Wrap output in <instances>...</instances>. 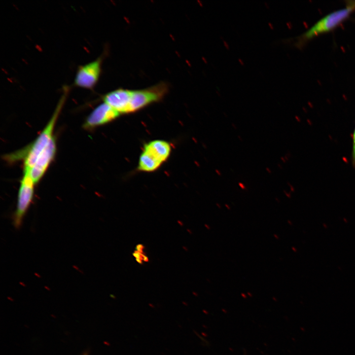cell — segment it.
<instances>
[{"mask_svg":"<svg viewBox=\"0 0 355 355\" xmlns=\"http://www.w3.org/2000/svg\"><path fill=\"white\" fill-rule=\"evenodd\" d=\"M133 254L138 262L141 263L142 260H143L144 255H143L142 253L136 250L134 252Z\"/></svg>","mask_w":355,"mask_h":355,"instance_id":"7c38bea8","label":"cell"},{"mask_svg":"<svg viewBox=\"0 0 355 355\" xmlns=\"http://www.w3.org/2000/svg\"><path fill=\"white\" fill-rule=\"evenodd\" d=\"M143 151L147 152L163 163L169 157L171 146L166 141L156 140L146 143L144 145Z\"/></svg>","mask_w":355,"mask_h":355,"instance_id":"9c48e42d","label":"cell"},{"mask_svg":"<svg viewBox=\"0 0 355 355\" xmlns=\"http://www.w3.org/2000/svg\"><path fill=\"white\" fill-rule=\"evenodd\" d=\"M351 160L352 165L355 167V128L352 134V151Z\"/></svg>","mask_w":355,"mask_h":355,"instance_id":"8fae6325","label":"cell"},{"mask_svg":"<svg viewBox=\"0 0 355 355\" xmlns=\"http://www.w3.org/2000/svg\"><path fill=\"white\" fill-rule=\"evenodd\" d=\"M103 57L78 67L74 80V85L82 88L92 90L100 78Z\"/></svg>","mask_w":355,"mask_h":355,"instance_id":"5b68a950","label":"cell"},{"mask_svg":"<svg viewBox=\"0 0 355 355\" xmlns=\"http://www.w3.org/2000/svg\"><path fill=\"white\" fill-rule=\"evenodd\" d=\"M35 184L29 172L24 171L18 191L16 208L12 217L13 224L16 228L21 226L24 217L32 202Z\"/></svg>","mask_w":355,"mask_h":355,"instance_id":"277c9868","label":"cell"},{"mask_svg":"<svg viewBox=\"0 0 355 355\" xmlns=\"http://www.w3.org/2000/svg\"><path fill=\"white\" fill-rule=\"evenodd\" d=\"M63 91L62 95L47 124L31 145L24 150L26 154L24 158V171H30L40 154L54 138L53 133L55 123L69 94L70 88L67 86H64Z\"/></svg>","mask_w":355,"mask_h":355,"instance_id":"7a4b0ae2","label":"cell"},{"mask_svg":"<svg viewBox=\"0 0 355 355\" xmlns=\"http://www.w3.org/2000/svg\"><path fill=\"white\" fill-rule=\"evenodd\" d=\"M345 7L332 11L325 15L306 31L297 36L295 42L296 47L301 48L315 37L330 32L349 18L355 10V0L346 1Z\"/></svg>","mask_w":355,"mask_h":355,"instance_id":"6da1fadb","label":"cell"},{"mask_svg":"<svg viewBox=\"0 0 355 355\" xmlns=\"http://www.w3.org/2000/svg\"><path fill=\"white\" fill-rule=\"evenodd\" d=\"M121 114L108 104L103 102L100 104L87 117L83 127L90 129L110 122Z\"/></svg>","mask_w":355,"mask_h":355,"instance_id":"8992f818","label":"cell"},{"mask_svg":"<svg viewBox=\"0 0 355 355\" xmlns=\"http://www.w3.org/2000/svg\"><path fill=\"white\" fill-rule=\"evenodd\" d=\"M131 90L119 88L103 96V101L120 114L127 113Z\"/></svg>","mask_w":355,"mask_h":355,"instance_id":"ba28073f","label":"cell"},{"mask_svg":"<svg viewBox=\"0 0 355 355\" xmlns=\"http://www.w3.org/2000/svg\"><path fill=\"white\" fill-rule=\"evenodd\" d=\"M168 91L167 84L163 82L144 89L131 90L127 113L135 112L161 101Z\"/></svg>","mask_w":355,"mask_h":355,"instance_id":"3957f363","label":"cell"},{"mask_svg":"<svg viewBox=\"0 0 355 355\" xmlns=\"http://www.w3.org/2000/svg\"><path fill=\"white\" fill-rule=\"evenodd\" d=\"M143 246L142 245H138L137 246V250L142 253L143 252Z\"/></svg>","mask_w":355,"mask_h":355,"instance_id":"4fadbf2b","label":"cell"},{"mask_svg":"<svg viewBox=\"0 0 355 355\" xmlns=\"http://www.w3.org/2000/svg\"><path fill=\"white\" fill-rule=\"evenodd\" d=\"M56 151L54 137L40 154L35 164L29 172L36 184L42 178L50 163L53 159Z\"/></svg>","mask_w":355,"mask_h":355,"instance_id":"52a82bcc","label":"cell"},{"mask_svg":"<svg viewBox=\"0 0 355 355\" xmlns=\"http://www.w3.org/2000/svg\"><path fill=\"white\" fill-rule=\"evenodd\" d=\"M162 164L149 153L142 151L138 162V169L143 172H152L157 170Z\"/></svg>","mask_w":355,"mask_h":355,"instance_id":"30bf717a","label":"cell"}]
</instances>
